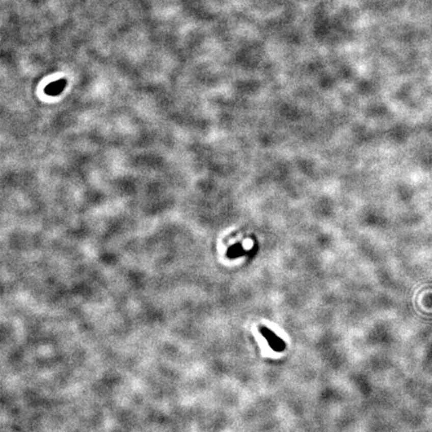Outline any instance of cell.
Returning <instances> with one entry per match:
<instances>
[{
    "label": "cell",
    "instance_id": "6da1fadb",
    "mask_svg": "<svg viewBox=\"0 0 432 432\" xmlns=\"http://www.w3.org/2000/svg\"><path fill=\"white\" fill-rule=\"evenodd\" d=\"M259 331L262 336L267 340L270 347L276 352H281L285 349V342L279 338L273 331H271L266 326H260Z\"/></svg>",
    "mask_w": 432,
    "mask_h": 432
},
{
    "label": "cell",
    "instance_id": "7a4b0ae2",
    "mask_svg": "<svg viewBox=\"0 0 432 432\" xmlns=\"http://www.w3.org/2000/svg\"><path fill=\"white\" fill-rule=\"evenodd\" d=\"M63 85H65V81L63 82V81L61 80L59 81V82H57V83H53V84H51L50 86H48V87H47L46 92H47V93H49L50 95L58 94V93L62 90Z\"/></svg>",
    "mask_w": 432,
    "mask_h": 432
}]
</instances>
